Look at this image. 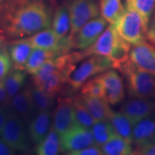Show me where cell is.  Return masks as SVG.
Returning a JSON list of instances; mask_svg holds the SVG:
<instances>
[{
	"label": "cell",
	"mask_w": 155,
	"mask_h": 155,
	"mask_svg": "<svg viewBox=\"0 0 155 155\" xmlns=\"http://www.w3.org/2000/svg\"><path fill=\"white\" fill-rule=\"evenodd\" d=\"M28 40L33 48L50 50L54 53H55L60 42V39L52 28H49L34 34L28 38Z\"/></svg>",
	"instance_id": "obj_20"
},
{
	"label": "cell",
	"mask_w": 155,
	"mask_h": 155,
	"mask_svg": "<svg viewBox=\"0 0 155 155\" xmlns=\"http://www.w3.org/2000/svg\"><path fill=\"white\" fill-rule=\"evenodd\" d=\"M25 124L11 107L1 138L15 151L25 152L30 147Z\"/></svg>",
	"instance_id": "obj_4"
},
{
	"label": "cell",
	"mask_w": 155,
	"mask_h": 155,
	"mask_svg": "<svg viewBox=\"0 0 155 155\" xmlns=\"http://www.w3.org/2000/svg\"><path fill=\"white\" fill-rule=\"evenodd\" d=\"M9 96L6 90L4 80L0 81V106H8L10 104Z\"/></svg>",
	"instance_id": "obj_39"
},
{
	"label": "cell",
	"mask_w": 155,
	"mask_h": 155,
	"mask_svg": "<svg viewBox=\"0 0 155 155\" xmlns=\"http://www.w3.org/2000/svg\"><path fill=\"white\" fill-rule=\"evenodd\" d=\"M119 37L114 25H110L91 46L83 51L78 52L81 60L92 55L108 56Z\"/></svg>",
	"instance_id": "obj_13"
},
{
	"label": "cell",
	"mask_w": 155,
	"mask_h": 155,
	"mask_svg": "<svg viewBox=\"0 0 155 155\" xmlns=\"http://www.w3.org/2000/svg\"><path fill=\"white\" fill-rule=\"evenodd\" d=\"M27 79L24 70L13 68L4 79V83L9 98H13L22 91Z\"/></svg>",
	"instance_id": "obj_26"
},
{
	"label": "cell",
	"mask_w": 155,
	"mask_h": 155,
	"mask_svg": "<svg viewBox=\"0 0 155 155\" xmlns=\"http://www.w3.org/2000/svg\"><path fill=\"white\" fill-rule=\"evenodd\" d=\"M71 19L70 35L76 33L85 24L98 17L100 7L96 0H73L68 5Z\"/></svg>",
	"instance_id": "obj_6"
},
{
	"label": "cell",
	"mask_w": 155,
	"mask_h": 155,
	"mask_svg": "<svg viewBox=\"0 0 155 155\" xmlns=\"http://www.w3.org/2000/svg\"><path fill=\"white\" fill-rule=\"evenodd\" d=\"M104 85L106 101L111 105H116L125 97L123 80L116 71L107 70L98 75Z\"/></svg>",
	"instance_id": "obj_11"
},
{
	"label": "cell",
	"mask_w": 155,
	"mask_h": 155,
	"mask_svg": "<svg viewBox=\"0 0 155 155\" xmlns=\"http://www.w3.org/2000/svg\"><path fill=\"white\" fill-rule=\"evenodd\" d=\"M64 83H64L61 74L58 71H56L42 83L41 86L37 87V88L55 96L58 93L61 91L62 87Z\"/></svg>",
	"instance_id": "obj_34"
},
{
	"label": "cell",
	"mask_w": 155,
	"mask_h": 155,
	"mask_svg": "<svg viewBox=\"0 0 155 155\" xmlns=\"http://www.w3.org/2000/svg\"><path fill=\"white\" fill-rule=\"evenodd\" d=\"M51 118L50 111H38L30 121L29 134L31 141L35 144H38L50 131Z\"/></svg>",
	"instance_id": "obj_17"
},
{
	"label": "cell",
	"mask_w": 155,
	"mask_h": 155,
	"mask_svg": "<svg viewBox=\"0 0 155 155\" xmlns=\"http://www.w3.org/2000/svg\"><path fill=\"white\" fill-rule=\"evenodd\" d=\"M134 154L138 155H155V140L151 141L148 144L137 147Z\"/></svg>",
	"instance_id": "obj_37"
},
{
	"label": "cell",
	"mask_w": 155,
	"mask_h": 155,
	"mask_svg": "<svg viewBox=\"0 0 155 155\" xmlns=\"http://www.w3.org/2000/svg\"><path fill=\"white\" fill-rule=\"evenodd\" d=\"M4 1H5V0H0V7H1V5H2Z\"/></svg>",
	"instance_id": "obj_44"
},
{
	"label": "cell",
	"mask_w": 155,
	"mask_h": 155,
	"mask_svg": "<svg viewBox=\"0 0 155 155\" xmlns=\"http://www.w3.org/2000/svg\"><path fill=\"white\" fill-rule=\"evenodd\" d=\"M75 125L74 99L71 98H59L53 114L52 128L62 136Z\"/></svg>",
	"instance_id": "obj_9"
},
{
	"label": "cell",
	"mask_w": 155,
	"mask_h": 155,
	"mask_svg": "<svg viewBox=\"0 0 155 155\" xmlns=\"http://www.w3.org/2000/svg\"><path fill=\"white\" fill-rule=\"evenodd\" d=\"M95 144L101 147L116 134L109 120L97 121L91 128Z\"/></svg>",
	"instance_id": "obj_29"
},
{
	"label": "cell",
	"mask_w": 155,
	"mask_h": 155,
	"mask_svg": "<svg viewBox=\"0 0 155 155\" xmlns=\"http://www.w3.org/2000/svg\"><path fill=\"white\" fill-rule=\"evenodd\" d=\"M130 60L139 68L155 75V46L147 40L131 45Z\"/></svg>",
	"instance_id": "obj_12"
},
{
	"label": "cell",
	"mask_w": 155,
	"mask_h": 155,
	"mask_svg": "<svg viewBox=\"0 0 155 155\" xmlns=\"http://www.w3.org/2000/svg\"><path fill=\"white\" fill-rule=\"evenodd\" d=\"M81 94L88 96L104 98L105 90H104V85L98 76L88 79L83 83L81 88Z\"/></svg>",
	"instance_id": "obj_32"
},
{
	"label": "cell",
	"mask_w": 155,
	"mask_h": 155,
	"mask_svg": "<svg viewBox=\"0 0 155 155\" xmlns=\"http://www.w3.org/2000/svg\"><path fill=\"white\" fill-rule=\"evenodd\" d=\"M57 71L55 60L50 59L33 75L32 81L35 87H40L55 71Z\"/></svg>",
	"instance_id": "obj_33"
},
{
	"label": "cell",
	"mask_w": 155,
	"mask_h": 155,
	"mask_svg": "<svg viewBox=\"0 0 155 155\" xmlns=\"http://www.w3.org/2000/svg\"><path fill=\"white\" fill-rule=\"evenodd\" d=\"M131 144L125 139L116 134L101 147L104 154L106 155H130L134 152Z\"/></svg>",
	"instance_id": "obj_24"
},
{
	"label": "cell",
	"mask_w": 155,
	"mask_h": 155,
	"mask_svg": "<svg viewBox=\"0 0 155 155\" xmlns=\"http://www.w3.org/2000/svg\"><path fill=\"white\" fill-rule=\"evenodd\" d=\"M107 23L102 17H97L85 24L71 35L73 49L83 50L91 46L105 30Z\"/></svg>",
	"instance_id": "obj_7"
},
{
	"label": "cell",
	"mask_w": 155,
	"mask_h": 155,
	"mask_svg": "<svg viewBox=\"0 0 155 155\" xmlns=\"http://www.w3.org/2000/svg\"><path fill=\"white\" fill-rule=\"evenodd\" d=\"M108 120L113 126L116 134L129 142L133 143L134 124L127 116L121 112L113 111Z\"/></svg>",
	"instance_id": "obj_23"
},
{
	"label": "cell",
	"mask_w": 155,
	"mask_h": 155,
	"mask_svg": "<svg viewBox=\"0 0 155 155\" xmlns=\"http://www.w3.org/2000/svg\"><path fill=\"white\" fill-rule=\"evenodd\" d=\"M152 15V18H151L148 30L147 32V40L155 35V8Z\"/></svg>",
	"instance_id": "obj_41"
},
{
	"label": "cell",
	"mask_w": 155,
	"mask_h": 155,
	"mask_svg": "<svg viewBox=\"0 0 155 155\" xmlns=\"http://www.w3.org/2000/svg\"><path fill=\"white\" fill-rule=\"evenodd\" d=\"M131 45L119 37L108 57L112 62V68L119 69L121 65L130 59Z\"/></svg>",
	"instance_id": "obj_27"
},
{
	"label": "cell",
	"mask_w": 155,
	"mask_h": 155,
	"mask_svg": "<svg viewBox=\"0 0 155 155\" xmlns=\"http://www.w3.org/2000/svg\"><path fill=\"white\" fill-rule=\"evenodd\" d=\"M76 98L82 103L97 121L108 120L113 113L109 106V103L105 98L88 96L81 94V96H77Z\"/></svg>",
	"instance_id": "obj_16"
},
{
	"label": "cell",
	"mask_w": 155,
	"mask_h": 155,
	"mask_svg": "<svg viewBox=\"0 0 155 155\" xmlns=\"http://www.w3.org/2000/svg\"><path fill=\"white\" fill-rule=\"evenodd\" d=\"M112 68V62L108 56L92 55L75 68L69 75L66 83L77 90L91 77L101 73Z\"/></svg>",
	"instance_id": "obj_3"
},
{
	"label": "cell",
	"mask_w": 155,
	"mask_h": 155,
	"mask_svg": "<svg viewBox=\"0 0 155 155\" xmlns=\"http://www.w3.org/2000/svg\"><path fill=\"white\" fill-rule=\"evenodd\" d=\"M12 66L9 51L5 48H0V81H3L11 71Z\"/></svg>",
	"instance_id": "obj_35"
},
{
	"label": "cell",
	"mask_w": 155,
	"mask_h": 155,
	"mask_svg": "<svg viewBox=\"0 0 155 155\" xmlns=\"http://www.w3.org/2000/svg\"><path fill=\"white\" fill-rule=\"evenodd\" d=\"M4 30L11 38H23L49 28L52 13L43 0H5L0 7Z\"/></svg>",
	"instance_id": "obj_1"
},
{
	"label": "cell",
	"mask_w": 155,
	"mask_h": 155,
	"mask_svg": "<svg viewBox=\"0 0 155 155\" xmlns=\"http://www.w3.org/2000/svg\"><path fill=\"white\" fill-rule=\"evenodd\" d=\"M118 70L125 78L129 96L133 98L155 97V75L139 68L130 59Z\"/></svg>",
	"instance_id": "obj_2"
},
{
	"label": "cell",
	"mask_w": 155,
	"mask_h": 155,
	"mask_svg": "<svg viewBox=\"0 0 155 155\" xmlns=\"http://www.w3.org/2000/svg\"><path fill=\"white\" fill-rule=\"evenodd\" d=\"M155 140V111L136 123L133 128V143L140 147Z\"/></svg>",
	"instance_id": "obj_15"
},
{
	"label": "cell",
	"mask_w": 155,
	"mask_h": 155,
	"mask_svg": "<svg viewBox=\"0 0 155 155\" xmlns=\"http://www.w3.org/2000/svg\"><path fill=\"white\" fill-rule=\"evenodd\" d=\"M71 155H102L104 153L102 152L101 147L98 146L97 144H94L89 146L86 148L81 149L80 150L75 151L68 153Z\"/></svg>",
	"instance_id": "obj_36"
},
{
	"label": "cell",
	"mask_w": 155,
	"mask_h": 155,
	"mask_svg": "<svg viewBox=\"0 0 155 155\" xmlns=\"http://www.w3.org/2000/svg\"><path fill=\"white\" fill-rule=\"evenodd\" d=\"M33 47L28 38L13 41L9 48V53L15 68L24 70Z\"/></svg>",
	"instance_id": "obj_18"
},
{
	"label": "cell",
	"mask_w": 155,
	"mask_h": 155,
	"mask_svg": "<svg viewBox=\"0 0 155 155\" xmlns=\"http://www.w3.org/2000/svg\"><path fill=\"white\" fill-rule=\"evenodd\" d=\"M125 4L126 9L139 15L147 32L155 8V0H125Z\"/></svg>",
	"instance_id": "obj_19"
},
{
	"label": "cell",
	"mask_w": 155,
	"mask_h": 155,
	"mask_svg": "<svg viewBox=\"0 0 155 155\" xmlns=\"http://www.w3.org/2000/svg\"><path fill=\"white\" fill-rule=\"evenodd\" d=\"M61 142L62 151L68 154L96 144L91 129L78 125L61 136Z\"/></svg>",
	"instance_id": "obj_8"
},
{
	"label": "cell",
	"mask_w": 155,
	"mask_h": 155,
	"mask_svg": "<svg viewBox=\"0 0 155 155\" xmlns=\"http://www.w3.org/2000/svg\"><path fill=\"white\" fill-rule=\"evenodd\" d=\"M61 151V135L53 128H51L36 148V153L39 155H56Z\"/></svg>",
	"instance_id": "obj_25"
},
{
	"label": "cell",
	"mask_w": 155,
	"mask_h": 155,
	"mask_svg": "<svg viewBox=\"0 0 155 155\" xmlns=\"http://www.w3.org/2000/svg\"><path fill=\"white\" fill-rule=\"evenodd\" d=\"M155 111V97L133 98L122 104L120 112L130 120L134 125Z\"/></svg>",
	"instance_id": "obj_10"
},
{
	"label": "cell",
	"mask_w": 155,
	"mask_h": 155,
	"mask_svg": "<svg viewBox=\"0 0 155 155\" xmlns=\"http://www.w3.org/2000/svg\"><path fill=\"white\" fill-rule=\"evenodd\" d=\"M99 7L101 17L110 25H115L126 12L121 0H101Z\"/></svg>",
	"instance_id": "obj_21"
},
{
	"label": "cell",
	"mask_w": 155,
	"mask_h": 155,
	"mask_svg": "<svg viewBox=\"0 0 155 155\" xmlns=\"http://www.w3.org/2000/svg\"><path fill=\"white\" fill-rule=\"evenodd\" d=\"M148 40V41L150 42V43H152V45H154L155 46V35L152 37V38L147 39Z\"/></svg>",
	"instance_id": "obj_42"
},
{
	"label": "cell",
	"mask_w": 155,
	"mask_h": 155,
	"mask_svg": "<svg viewBox=\"0 0 155 155\" xmlns=\"http://www.w3.org/2000/svg\"><path fill=\"white\" fill-rule=\"evenodd\" d=\"M15 150L5 142L2 139H0V155L15 154Z\"/></svg>",
	"instance_id": "obj_40"
},
{
	"label": "cell",
	"mask_w": 155,
	"mask_h": 155,
	"mask_svg": "<svg viewBox=\"0 0 155 155\" xmlns=\"http://www.w3.org/2000/svg\"><path fill=\"white\" fill-rule=\"evenodd\" d=\"M10 108L11 104L5 106H0V137L2 134L4 127H5L6 121H7V117H8Z\"/></svg>",
	"instance_id": "obj_38"
},
{
	"label": "cell",
	"mask_w": 155,
	"mask_h": 155,
	"mask_svg": "<svg viewBox=\"0 0 155 155\" xmlns=\"http://www.w3.org/2000/svg\"><path fill=\"white\" fill-rule=\"evenodd\" d=\"M52 30L61 40L66 36L71 30V19L68 7L63 5L59 7L54 13L52 19Z\"/></svg>",
	"instance_id": "obj_22"
},
{
	"label": "cell",
	"mask_w": 155,
	"mask_h": 155,
	"mask_svg": "<svg viewBox=\"0 0 155 155\" xmlns=\"http://www.w3.org/2000/svg\"><path fill=\"white\" fill-rule=\"evenodd\" d=\"M55 58L53 51L33 48L25 67V71L34 75L48 60Z\"/></svg>",
	"instance_id": "obj_28"
},
{
	"label": "cell",
	"mask_w": 155,
	"mask_h": 155,
	"mask_svg": "<svg viewBox=\"0 0 155 155\" xmlns=\"http://www.w3.org/2000/svg\"><path fill=\"white\" fill-rule=\"evenodd\" d=\"M3 40H4V38L1 35H0V46H1V45L2 44Z\"/></svg>",
	"instance_id": "obj_43"
},
{
	"label": "cell",
	"mask_w": 155,
	"mask_h": 155,
	"mask_svg": "<svg viewBox=\"0 0 155 155\" xmlns=\"http://www.w3.org/2000/svg\"><path fill=\"white\" fill-rule=\"evenodd\" d=\"M32 93L37 111H50L53 108L55 104V96L48 94L37 87L32 88Z\"/></svg>",
	"instance_id": "obj_31"
},
{
	"label": "cell",
	"mask_w": 155,
	"mask_h": 155,
	"mask_svg": "<svg viewBox=\"0 0 155 155\" xmlns=\"http://www.w3.org/2000/svg\"><path fill=\"white\" fill-rule=\"evenodd\" d=\"M119 35L131 45L147 40V30L142 21L134 12L126 9L118 22L114 25Z\"/></svg>",
	"instance_id": "obj_5"
},
{
	"label": "cell",
	"mask_w": 155,
	"mask_h": 155,
	"mask_svg": "<svg viewBox=\"0 0 155 155\" xmlns=\"http://www.w3.org/2000/svg\"><path fill=\"white\" fill-rule=\"evenodd\" d=\"M74 114L76 125L91 129L97 121L85 106L76 98L74 99Z\"/></svg>",
	"instance_id": "obj_30"
},
{
	"label": "cell",
	"mask_w": 155,
	"mask_h": 155,
	"mask_svg": "<svg viewBox=\"0 0 155 155\" xmlns=\"http://www.w3.org/2000/svg\"><path fill=\"white\" fill-rule=\"evenodd\" d=\"M12 110L24 121L25 123L30 122L34 117L37 108L35 104L32 88H25L18 94L13 97L11 101Z\"/></svg>",
	"instance_id": "obj_14"
}]
</instances>
